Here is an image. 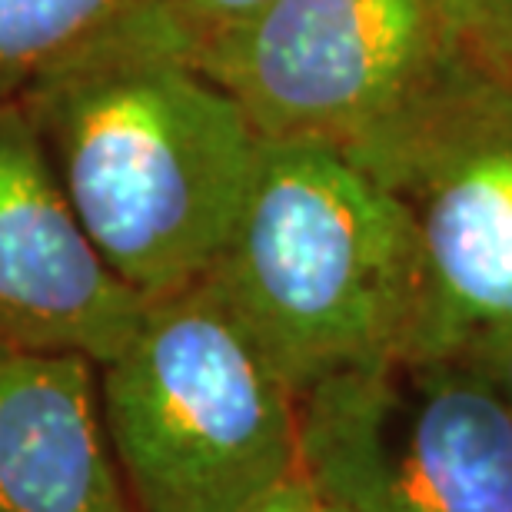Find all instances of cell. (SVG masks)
Instances as JSON below:
<instances>
[{"label":"cell","instance_id":"1","mask_svg":"<svg viewBox=\"0 0 512 512\" xmlns=\"http://www.w3.org/2000/svg\"><path fill=\"white\" fill-rule=\"evenodd\" d=\"M60 187L147 300L200 283L227 247L263 137L193 60V34L137 0L17 97Z\"/></svg>","mask_w":512,"mask_h":512},{"label":"cell","instance_id":"2","mask_svg":"<svg viewBox=\"0 0 512 512\" xmlns=\"http://www.w3.org/2000/svg\"><path fill=\"white\" fill-rule=\"evenodd\" d=\"M300 399L403 360L419 316L409 203L320 140H263L227 247L200 280Z\"/></svg>","mask_w":512,"mask_h":512},{"label":"cell","instance_id":"3","mask_svg":"<svg viewBox=\"0 0 512 512\" xmlns=\"http://www.w3.org/2000/svg\"><path fill=\"white\" fill-rule=\"evenodd\" d=\"M193 60L263 140H320L386 183L419 143L499 80L446 0H266L193 37Z\"/></svg>","mask_w":512,"mask_h":512},{"label":"cell","instance_id":"4","mask_svg":"<svg viewBox=\"0 0 512 512\" xmlns=\"http://www.w3.org/2000/svg\"><path fill=\"white\" fill-rule=\"evenodd\" d=\"M100 409L133 512H240L300 469V403L203 283L150 300Z\"/></svg>","mask_w":512,"mask_h":512},{"label":"cell","instance_id":"5","mask_svg":"<svg viewBox=\"0 0 512 512\" xmlns=\"http://www.w3.org/2000/svg\"><path fill=\"white\" fill-rule=\"evenodd\" d=\"M300 466L346 512H512V409L466 360H386L296 399Z\"/></svg>","mask_w":512,"mask_h":512},{"label":"cell","instance_id":"6","mask_svg":"<svg viewBox=\"0 0 512 512\" xmlns=\"http://www.w3.org/2000/svg\"><path fill=\"white\" fill-rule=\"evenodd\" d=\"M389 190L419 233V316L403 360H463L512 330V87L476 97L409 153Z\"/></svg>","mask_w":512,"mask_h":512},{"label":"cell","instance_id":"7","mask_svg":"<svg viewBox=\"0 0 512 512\" xmlns=\"http://www.w3.org/2000/svg\"><path fill=\"white\" fill-rule=\"evenodd\" d=\"M147 306L90 240L20 100H0V343L104 366Z\"/></svg>","mask_w":512,"mask_h":512},{"label":"cell","instance_id":"8","mask_svg":"<svg viewBox=\"0 0 512 512\" xmlns=\"http://www.w3.org/2000/svg\"><path fill=\"white\" fill-rule=\"evenodd\" d=\"M97 370L80 353L0 343V512H133Z\"/></svg>","mask_w":512,"mask_h":512},{"label":"cell","instance_id":"9","mask_svg":"<svg viewBox=\"0 0 512 512\" xmlns=\"http://www.w3.org/2000/svg\"><path fill=\"white\" fill-rule=\"evenodd\" d=\"M137 0H0V100L124 17Z\"/></svg>","mask_w":512,"mask_h":512},{"label":"cell","instance_id":"10","mask_svg":"<svg viewBox=\"0 0 512 512\" xmlns=\"http://www.w3.org/2000/svg\"><path fill=\"white\" fill-rule=\"evenodd\" d=\"M446 10L476 64L512 87V0H446Z\"/></svg>","mask_w":512,"mask_h":512},{"label":"cell","instance_id":"11","mask_svg":"<svg viewBox=\"0 0 512 512\" xmlns=\"http://www.w3.org/2000/svg\"><path fill=\"white\" fill-rule=\"evenodd\" d=\"M153 4H160L193 37H207L223 27L240 24L253 10H260L266 0H153Z\"/></svg>","mask_w":512,"mask_h":512},{"label":"cell","instance_id":"12","mask_svg":"<svg viewBox=\"0 0 512 512\" xmlns=\"http://www.w3.org/2000/svg\"><path fill=\"white\" fill-rule=\"evenodd\" d=\"M240 512H330V503H326L316 483L300 466L296 473L286 476L283 483L266 489L260 499H253V503Z\"/></svg>","mask_w":512,"mask_h":512},{"label":"cell","instance_id":"13","mask_svg":"<svg viewBox=\"0 0 512 512\" xmlns=\"http://www.w3.org/2000/svg\"><path fill=\"white\" fill-rule=\"evenodd\" d=\"M463 360L483 376V380L503 396V403L512 409V330L493 336V340L479 343L473 353H466Z\"/></svg>","mask_w":512,"mask_h":512},{"label":"cell","instance_id":"14","mask_svg":"<svg viewBox=\"0 0 512 512\" xmlns=\"http://www.w3.org/2000/svg\"><path fill=\"white\" fill-rule=\"evenodd\" d=\"M330 512H346V509H340V506H333V503H330Z\"/></svg>","mask_w":512,"mask_h":512}]
</instances>
